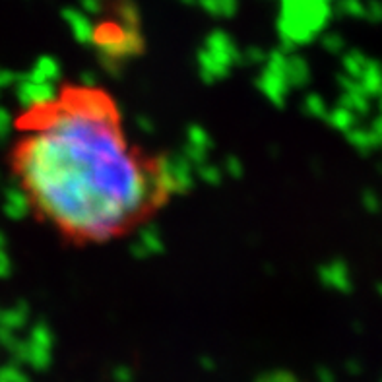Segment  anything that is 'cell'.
Segmentation results:
<instances>
[{"label":"cell","instance_id":"1","mask_svg":"<svg viewBox=\"0 0 382 382\" xmlns=\"http://www.w3.org/2000/svg\"><path fill=\"white\" fill-rule=\"evenodd\" d=\"M8 165L35 221L66 244L103 246L136 233L179 190L169 159L129 134L111 91L65 81L12 124Z\"/></svg>","mask_w":382,"mask_h":382}]
</instances>
